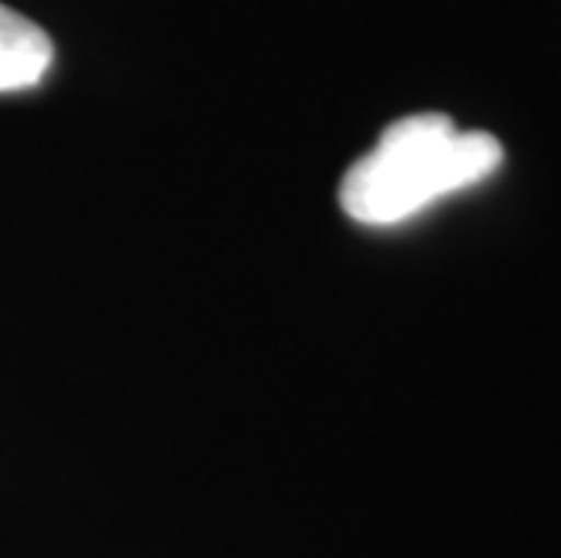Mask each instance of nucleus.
Segmentation results:
<instances>
[{"instance_id": "f03ea898", "label": "nucleus", "mask_w": 561, "mask_h": 558, "mask_svg": "<svg viewBox=\"0 0 561 558\" xmlns=\"http://www.w3.org/2000/svg\"><path fill=\"white\" fill-rule=\"evenodd\" d=\"M55 62L51 37L26 15L0 4V94L37 88Z\"/></svg>"}, {"instance_id": "f257e3e1", "label": "nucleus", "mask_w": 561, "mask_h": 558, "mask_svg": "<svg viewBox=\"0 0 561 558\" xmlns=\"http://www.w3.org/2000/svg\"><path fill=\"white\" fill-rule=\"evenodd\" d=\"M500 163L504 146L485 130H457L446 113L402 116L341 178V207L352 221L388 229L485 182Z\"/></svg>"}]
</instances>
